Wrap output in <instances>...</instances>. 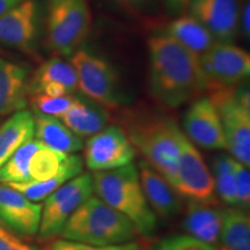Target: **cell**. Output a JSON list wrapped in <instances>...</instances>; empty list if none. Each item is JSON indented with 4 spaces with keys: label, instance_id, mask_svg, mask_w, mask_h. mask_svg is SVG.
<instances>
[{
    "label": "cell",
    "instance_id": "33",
    "mask_svg": "<svg viewBox=\"0 0 250 250\" xmlns=\"http://www.w3.org/2000/svg\"><path fill=\"white\" fill-rule=\"evenodd\" d=\"M0 250H40L0 225Z\"/></svg>",
    "mask_w": 250,
    "mask_h": 250
},
{
    "label": "cell",
    "instance_id": "26",
    "mask_svg": "<svg viewBox=\"0 0 250 250\" xmlns=\"http://www.w3.org/2000/svg\"><path fill=\"white\" fill-rule=\"evenodd\" d=\"M83 159L80 158L72 164L67 169H65L54 179L43 181V182H36V181H28V182L21 183H9L7 186L13 188L14 190L21 192L24 197L31 202H41L44 201L46 197L56 191L58 188L65 184L68 181L74 179L78 175L83 171Z\"/></svg>",
    "mask_w": 250,
    "mask_h": 250
},
{
    "label": "cell",
    "instance_id": "35",
    "mask_svg": "<svg viewBox=\"0 0 250 250\" xmlns=\"http://www.w3.org/2000/svg\"><path fill=\"white\" fill-rule=\"evenodd\" d=\"M191 0H166L167 7L171 13H181L189 7Z\"/></svg>",
    "mask_w": 250,
    "mask_h": 250
},
{
    "label": "cell",
    "instance_id": "34",
    "mask_svg": "<svg viewBox=\"0 0 250 250\" xmlns=\"http://www.w3.org/2000/svg\"><path fill=\"white\" fill-rule=\"evenodd\" d=\"M250 4L249 0L243 4L241 12H240V18H239V29L241 30L242 35L245 39H249L250 35Z\"/></svg>",
    "mask_w": 250,
    "mask_h": 250
},
{
    "label": "cell",
    "instance_id": "19",
    "mask_svg": "<svg viewBox=\"0 0 250 250\" xmlns=\"http://www.w3.org/2000/svg\"><path fill=\"white\" fill-rule=\"evenodd\" d=\"M62 123L81 139L92 137L108 126L110 112L107 108L87 98H79L59 117Z\"/></svg>",
    "mask_w": 250,
    "mask_h": 250
},
{
    "label": "cell",
    "instance_id": "24",
    "mask_svg": "<svg viewBox=\"0 0 250 250\" xmlns=\"http://www.w3.org/2000/svg\"><path fill=\"white\" fill-rule=\"evenodd\" d=\"M219 245L221 250H250V219L248 212L239 208L223 210Z\"/></svg>",
    "mask_w": 250,
    "mask_h": 250
},
{
    "label": "cell",
    "instance_id": "32",
    "mask_svg": "<svg viewBox=\"0 0 250 250\" xmlns=\"http://www.w3.org/2000/svg\"><path fill=\"white\" fill-rule=\"evenodd\" d=\"M198 242L201 241L193 239L188 234H174V235L162 237L154 243L151 250H188Z\"/></svg>",
    "mask_w": 250,
    "mask_h": 250
},
{
    "label": "cell",
    "instance_id": "6",
    "mask_svg": "<svg viewBox=\"0 0 250 250\" xmlns=\"http://www.w3.org/2000/svg\"><path fill=\"white\" fill-rule=\"evenodd\" d=\"M71 64L78 76V89L87 99L108 110L118 109L124 103V94L116 70L107 59L85 49L71 56Z\"/></svg>",
    "mask_w": 250,
    "mask_h": 250
},
{
    "label": "cell",
    "instance_id": "36",
    "mask_svg": "<svg viewBox=\"0 0 250 250\" xmlns=\"http://www.w3.org/2000/svg\"><path fill=\"white\" fill-rule=\"evenodd\" d=\"M22 1L23 0H0V17L7 13L9 9L14 8L15 6Z\"/></svg>",
    "mask_w": 250,
    "mask_h": 250
},
{
    "label": "cell",
    "instance_id": "13",
    "mask_svg": "<svg viewBox=\"0 0 250 250\" xmlns=\"http://www.w3.org/2000/svg\"><path fill=\"white\" fill-rule=\"evenodd\" d=\"M42 205L31 202L7 184L0 183V223L9 232L22 237L39 232Z\"/></svg>",
    "mask_w": 250,
    "mask_h": 250
},
{
    "label": "cell",
    "instance_id": "10",
    "mask_svg": "<svg viewBox=\"0 0 250 250\" xmlns=\"http://www.w3.org/2000/svg\"><path fill=\"white\" fill-rule=\"evenodd\" d=\"M208 92L241 85L250 76V56L232 43L217 42L199 57Z\"/></svg>",
    "mask_w": 250,
    "mask_h": 250
},
{
    "label": "cell",
    "instance_id": "11",
    "mask_svg": "<svg viewBox=\"0 0 250 250\" xmlns=\"http://www.w3.org/2000/svg\"><path fill=\"white\" fill-rule=\"evenodd\" d=\"M83 164L93 173L132 164L136 149L121 126L109 125L83 144Z\"/></svg>",
    "mask_w": 250,
    "mask_h": 250
},
{
    "label": "cell",
    "instance_id": "16",
    "mask_svg": "<svg viewBox=\"0 0 250 250\" xmlns=\"http://www.w3.org/2000/svg\"><path fill=\"white\" fill-rule=\"evenodd\" d=\"M78 90V76L71 62L52 57L41 64L28 81V94H45L49 96L72 95Z\"/></svg>",
    "mask_w": 250,
    "mask_h": 250
},
{
    "label": "cell",
    "instance_id": "20",
    "mask_svg": "<svg viewBox=\"0 0 250 250\" xmlns=\"http://www.w3.org/2000/svg\"><path fill=\"white\" fill-rule=\"evenodd\" d=\"M28 73L22 66L0 57V116L27 107Z\"/></svg>",
    "mask_w": 250,
    "mask_h": 250
},
{
    "label": "cell",
    "instance_id": "27",
    "mask_svg": "<svg viewBox=\"0 0 250 250\" xmlns=\"http://www.w3.org/2000/svg\"><path fill=\"white\" fill-rule=\"evenodd\" d=\"M43 144L37 139H29L18 148L4 165L0 167V183H21L30 181L29 164L34 155Z\"/></svg>",
    "mask_w": 250,
    "mask_h": 250
},
{
    "label": "cell",
    "instance_id": "18",
    "mask_svg": "<svg viewBox=\"0 0 250 250\" xmlns=\"http://www.w3.org/2000/svg\"><path fill=\"white\" fill-rule=\"evenodd\" d=\"M221 225L223 210L218 208L215 201H189L188 203L182 223L184 232L188 235L217 248Z\"/></svg>",
    "mask_w": 250,
    "mask_h": 250
},
{
    "label": "cell",
    "instance_id": "9",
    "mask_svg": "<svg viewBox=\"0 0 250 250\" xmlns=\"http://www.w3.org/2000/svg\"><path fill=\"white\" fill-rule=\"evenodd\" d=\"M176 142L179 146V166L174 184L175 191L188 201H215L212 173L201 153L187 138L180 126L176 130Z\"/></svg>",
    "mask_w": 250,
    "mask_h": 250
},
{
    "label": "cell",
    "instance_id": "2",
    "mask_svg": "<svg viewBox=\"0 0 250 250\" xmlns=\"http://www.w3.org/2000/svg\"><path fill=\"white\" fill-rule=\"evenodd\" d=\"M124 126L133 148L174 188L179 166V124L164 115L140 111L130 112Z\"/></svg>",
    "mask_w": 250,
    "mask_h": 250
},
{
    "label": "cell",
    "instance_id": "4",
    "mask_svg": "<svg viewBox=\"0 0 250 250\" xmlns=\"http://www.w3.org/2000/svg\"><path fill=\"white\" fill-rule=\"evenodd\" d=\"M136 227L99 197H89L68 218L61 235L64 240L92 246L122 245L133 241Z\"/></svg>",
    "mask_w": 250,
    "mask_h": 250
},
{
    "label": "cell",
    "instance_id": "22",
    "mask_svg": "<svg viewBox=\"0 0 250 250\" xmlns=\"http://www.w3.org/2000/svg\"><path fill=\"white\" fill-rule=\"evenodd\" d=\"M166 34L198 57L218 42L210 30L190 14L182 15L168 23Z\"/></svg>",
    "mask_w": 250,
    "mask_h": 250
},
{
    "label": "cell",
    "instance_id": "14",
    "mask_svg": "<svg viewBox=\"0 0 250 250\" xmlns=\"http://www.w3.org/2000/svg\"><path fill=\"white\" fill-rule=\"evenodd\" d=\"M188 8L218 42L232 43L235 40L240 18L237 0H191Z\"/></svg>",
    "mask_w": 250,
    "mask_h": 250
},
{
    "label": "cell",
    "instance_id": "1",
    "mask_svg": "<svg viewBox=\"0 0 250 250\" xmlns=\"http://www.w3.org/2000/svg\"><path fill=\"white\" fill-rule=\"evenodd\" d=\"M147 49L149 92L165 108L176 109L208 90L198 56L173 37L166 33L153 35Z\"/></svg>",
    "mask_w": 250,
    "mask_h": 250
},
{
    "label": "cell",
    "instance_id": "7",
    "mask_svg": "<svg viewBox=\"0 0 250 250\" xmlns=\"http://www.w3.org/2000/svg\"><path fill=\"white\" fill-rule=\"evenodd\" d=\"M93 195L92 174L83 171L46 197L37 232L39 240L49 242L57 237L68 218Z\"/></svg>",
    "mask_w": 250,
    "mask_h": 250
},
{
    "label": "cell",
    "instance_id": "31",
    "mask_svg": "<svg viewBox=\"0 0 250 250\" xmlns=\"http://www.w3.org/2000/svg\"><path fill=\"white\" fill-rule=\"evenodd\" d=\"M233 170L236 182V205L235 208H249L250 205V173L249 167L233 158Z\"/></svg>",
    "mask_w": 250,
    "mask_h": 250
},
{
    "label": "cell",
    "instance_id": "23",
    "mask_svg": "<svg viewBox=\"0 0 250 250\" xmlns=\"http://www.w3.org/2000/svg\"><path fill=\"white\" fill-rule=\"evenodd\" d=\"M34 117L27 110L17 111L0 125V167L34 137Z\"/></svg>",
    "mask_w": 250,
    "mask_h": 250
},
{
    "label": "cell",
    "instance_id": "17",
    "mask_svg": "<svg viewBox=\"0 0 250 250\" xmlns=\"http://www.w3.org/2000/svg\"><path fill=\"white\" fill-rule=\"evenodd\" d=\"M137 168L143 192L156 217L159 215L164 219L177 217L182 208L179 193L145 160L140 161Z\"/></svg>",
    "mask_w": 250,
    "mask_h": 250
},
{
    "label": "cell",
    "instance_id": "28",
    "mask_svg": "<svg viewBox=\"0 0 250 250\" xmlns=\"http://www.w3.org/2000/svg\"><path fill=\"white\" fill-rule=\"evenodd\" d=\"M212 176L214 181V191L225 204L236 205V182L233 170V158L220 154L215 156L212 164Z\"/></svg>",
    "mask_w": 250,
    "mask_h": 250
},
{
    "label": "cell",
    "instance_id": "8",
    "mask_svg": "<svg viewBox=\"0 0 250 250\" xmlns=\"http://www.w3.org/2000/svg\"><path fill=\"white\" fill-rule=\"evenodd\" d=\"M212 103L223 126L226 149L230 156L247 167L250 166V105L240 101L236 86L212 90Z\"/></svg>",
    "mask_w": 250,
    "mask_h": 250
},
{
    "label": "cell",
    "instance_id": "12",
    "mask_svg": "<svg viewBox=\"0 0 250 250\" xmlns=\"http://www.w3.org/2000/svg\"><path fill=\"white\" fill-rule=\"evenodd\" d=\"M183 129L193 145L205 149H226L220 117L208 96L193 100L183 116Z\"/></svg>",
    "mask_w": 250,
    "mask_h": 250
},
{
    "label": "cell",
    "instance_id": "3",
    "mask_svg": "<svg viewBox=\"0 0 250 250\" xmlns=\"http://www.w3.org/2000/svg\"><path fill=\"white\" fill-rule=\"evenodd\" d=\"M92 176L94 193L101 201L129 219L142 236L149 239L154 235L158 217L146 201L136 165L94 173Z\"/></svg>",
    "mask_w": 250,
    "mask_h": 250
},
{
    "label": "cell",
    "instance_id": "5",
    "mask_svg": "<svg viewBox=\"0 0 250 250\" xmlns=\"http://www.w3.org/2000/svg\"><path fill=\"white\" fill-rule=\"evenodd\" d=\"M92 14L87 0H49L46 43L56 54L71 57L88 36Z\"/></svg>",
    "mask_w": 250,
    "mask_h": 250
},
{
    "label": "cell",
    "instance_id": "25",
    "mask_svg": "<svg viewBox=\"0 0 250 250\" xmlns=\"http://www.w3.org/2000/svg\"><path fill=\"white\" fill-rule=\"evenodd\" d=\"M79 158L80 156L77 154L58 152L42 145L30 159V181L43 182V181L54 179L65 169H67Z\"/></svg>",
    "mask_w": 250,
    "mask_h": 250
},
{
    "label": "cell",
    "instance_id": "37",
    "mask_svg": "<svg viewBox=\"0 0 250 250\" xmlns=\"http://www.w3.org/2000/svg\"><path fill=\"white\" fill-rule=\"evenodd\" d=\"M188 250H218V248L206 245V243L198 242V243H197V245L190 247V248L188 249Z\"/></svg>",
    "mask_w": 250,
    "mask_h": 250
},
{
    "label": "cell",
    "instance_id": "21",
    "mask_svg": "<svg viewBox=\"0 0 250 250\" xmlns=\"http://www.w3.org/2000/svg\"><path fill=\"white\" fill-rule=\"evenodd\" d=\"M34 134L46 147L55 151L76 154L83 148V140L73 133L59 118L35 111Z\"/></svg>",
    "mask_w": 250,
    "mask_h": 250
},
{
    "label": "cell",
    "instance_id": "30",
    "mask_svg": "<svg viewBox=\"0 0 250 250\" xmlns=\"http://www.w3.org/2000/svg\"><path fill=\"white\" fill-rule=\"evenodd\" d=\"M44 250H144L138 242H126L122 245L110 246H92L86 243L67 241V240H54L45 247Z\"/></svg>",
    "mask_w": 250,
    "mask_h": 250
},
{
    "label": "cell",
    "instance_id": "29",
    "mask_svg": "<svg viewBox=\"0 0 250 250\" xmlns=\"http://www.w3.org/2000/svg\"><path fill=\"white\" fill-rule=\"evenodd\" d=\"M78 96L64 95V96H49L45 94H33L30 95V103L34 111L59 118L67 111L74 103L77 102Z\"/></svg>",
    "mask_w": 250,
    "mask_h": 250
},
{
    "label": "cell",
    "instance_id": "38",
    "mask_svg": "<svg viewBox=\"0 0 250 250\" xmlns=\"http://www.w3.org/2000/svg\"><path fill=\"white\" fill-rule=\"evenodd\" d=\"M116 1L121 2V4L126 5V6H136L139 4H143L145 0H116Z\"/></svg>",
    "mask_w": 250,
    "mask_h": 250
},
{
    "label": "cell",
    "instance_id": "15",
    "mask_svg": "<svg viewBox=\"0 0 250 250\" xmlns=\"http://www.w3.org/2000/svg\"><path fill=\"white\" fill-rule=\"evenodd\" d=\"M35 0H23L0 17V43L33 52L37 37L39 9Z\"/></svg>",
    "mask_w": 250,
    "mask_h": 250
}]
</instances>
